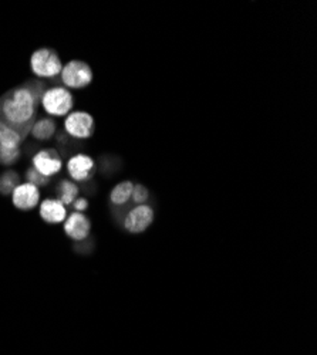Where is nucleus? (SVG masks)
<instances>
[{"label":"nucleus","mask_w":317,"mask_h":355,"mask_svg":"<svg viewBox=\"0 0 317 355\" xmlns=\"http://www.w3.org/2000/svg\"><path fill=\"white\" fill-rule=\"evenodd\" d=\"M71 206H73L76 212H81V214H84L85 211L89 209V200L85 199V198H77Z\"/></svg>","instance_id":"nucleus-20"},{"label":"nucleus","mask_w":317,"mask_h":355,"mask_svg":"<svg viewBox=\"0 0 317 355\" xmlns=\"http://www.w3.org/2000/svg\"><path fill=\"white\" fill-rule=\"evenodd\" d=\"M55 130H57V125L53 118L44 116L35 121L31 130V135L37 141H49L55 134Z\"/></svg>","instance_id":"nucleus-12"},{"label":"nucleus","mask_w":317,"mask_h":355,"mask_svg":"<svg viewBox=\"0 0 317 355\" xmlns=\"http://www.w3.org/2000/svg\"><path fill=\"white\" fill-rule=\"evenodd\" d=\"M134 184L131 181H123L115 185L110 192V200L115 206H124L131 200Z\"/></svg>","instance_id":"nucleus-14"},{"label":"nucleus","mask_w":317,"mask_h":355,"mask_svg":"<svg viewBox=\"0 0 317 355\" xmlns=\"http://www.w3.org/2000/svg\"><path fill=\"white\" fill-rule=\"evenodd\" d=\"M39 212H40V218L49 225H59L65 222L67 218L66 206L57 198L44 199L40 203Z\"/></svg>","instance_id":"nucleus-11"},{"label":"nucleus","mask_w":317,"mask_h":355,"mask_svg":"<svg viewBox=\"0 0 317 355\" xmlns=\"http://www.w3.org/2000/svg\"><path fill=\"white\" fill-rule=\"evenodd\" d=\"M31 67L36 77L39 78H54L60 76L63 70V63L60 55L53 49H39L32 54Z\"/></svg>","instance_id":"nucleus-3"},{"label":"nucleus","mask_w":317,"mask_h":355,"mask_svg":"<svg viewBox=\"0 0 317 355\" xmlns=\"http://www.w3.org/2000/svg\"><path fill=\"white\" fill-rule=\"evenodd\" d=\"M26 180H27L28 184H32V185L37 187L39 189H40L42 187H47L49 182H50L49 178L40 175L35 168H28V169L26 171Z\"/></svg>","instance_id":"nucleus-18"},{"label":"nucleus","mask_w":317,"mask_h":355,"mask_svg":"<svg viewBox=\"0 0 317 355\" xmlns=\"http://www.w3.org/2000/svg\"><path fill=\"white\" fill-rule=\"evenodd\" d=\"M154 222V211L148 205H137L124 218V227L132 234L146 232Z\"/></svg>","instance_id":"nucleus-8"},{"label":"nucleus","mask_w":317,"mask_h":355,"mask_svg":"<svg viewBox=\"0 0 317 355\" xmlns=\"http://www.w3.org/2000/svg\"><path fill=\"white\" fill-rule=\"evenodd\" d=\"M55 192H57V199H59L65 206H70L78 198L80 188L77 187L76 182L70 180H63L60 181L59 185H57Z\"/></svg>","instance_id":"nucleus-13"},{"label":"nucleus","mask_w":317,"mask_h":355,"mask_svg":"<svg viewBox=\"0 0 317 355\" xmlns=\"http://www.w3.org/2000/svg\"><path fill=\"white\" fill-rule=\"evenodd\" d=\"M40 202V189L32 184H20L12 193V203L16 209L28 212Z\"/></svg>","instance_id":"nucleus-9"},{"label":"nucleus","mask_w":317,"mask_h":355,"mask_svg":"<svg viewBox=\"0 0 317 355\" xmlns=\"http://www.w3.org/2000/svg\"><path fill=\"white\" fill-rule=\"evenodd\" d=\"M22 141V135L6 123L0 121V146L3 148H19Z\"/></svg>","instance_id":"nucleus-15"},{"label":"nucleus","mask_w":317,"mask_h":355,"mask_svg":"<svg viewBox=\"0 0 317 355\" xmlns=\"http://www.w3.org/2000/svg\"><path fill=\"white\" fill-rule=\"evenodd\" d=\"M92 222L81 212H73L65 220V233L74 242H83L90 236Z\"/></svg>","instance_id":"nucleus-10"},{"label":"nucleus","mask_w":317,"mask_h":355,"mask_svg":"<svg viewBox=\"0 0 317 355\" xmlns=\"http://www.w3.org/2000/svg\"><path fill=\"white\" fill-rule=\"evenodd\" d=\"M40 104L49 116H67L74 107V97L66 87L55 85L43 93Z\"/></svg>","instance_id":"nucleus-2"},{"label":"nucleus","mask_w":317,"mask_h":355,"mask_svg":"<svg viewBox=\"0 0 317 355\" xmlns=\"http://www.w3.org/2000/svg\"><path fill=\"white\" fill-rule=\"evenodd\" d=\"M65 130L74 139H89L96 132V120L87 111H71L65 118Z\"/></svg>","instance_id":"nucleus-5"},{"label":"nucleus","mask_w":317,"mask_h":355,"mask_svg":"<svg viewBox=\"0 0 317 355\" xmlns=\"http://www.w3.org/2000/svg\"><path fill=\"white\" fill-rule=\"evenodd\" d=\"M20 158V148H3L0 146V164L10 166Z\"/></svg>","instance_id":"nucleus-17"},{"label":"nucleus","mask_w":317,"mask_h":355,"mask_svg":"<svg viewBox=\"0 0 317 355\" xmlns=\"http://www.w3.org/2000/svg\"><path fill=\"white\" fill-rule=\"evenodd\" d=\"M60 77L63 87L67 90H81V88L89 87L94 80L92 67L81 60H71L63 66Z\"/></svg>","instance_id":"nucleus-4"},{"label":"nucleus","mask_w":317,"mask_h":355,"mask_svg":"<svg viewBox=\"0 0 317 355\" xmlns=\"http://www.w3.org/2000/svg\"><path fill=\"white\" fill-rule=\"evenodd\" d=\"M150 199V192L148 189L141 185V184H137L134 185V189H132V195H131V200L135 203V205H146V202Z\"/></svg>","instance_id":"nucleus-19"},{"label":"nucleus","mask_w":317,"mask_h":355,"mask_svg":"<svg viewBox=\"0 0 317 355\" xmlns=\"http://www.w3.org/2000/svg\"><path fill=\"white\" fill-rule=\"evenodd\" d=\"M66 168H67V173L70 175V178L74 182L92 181L96 175V171H97L96 161L87 154L73 155L67 161Z\"/></svg>","instance_id":"nucleus-6"},{"label":"nucleus","mask_w":317,"mask_h":355,"mask_svg":"<svg viewBox=\"0 0 317 355\" xmlns=\"http://www.w3.org/2000/svg\"><path fill=\"white\" fill-rule=\"evenodd\" d=\"M37 107L39 101L23 84L0 98V121L13 127L26 139L36 121Z\"/></svg>","instance_id":"nucleus-1"},{"label":"nucleus","mask_w":317,"mask_h":355,"mask_svg":"<svg viewBox=\"0 0 317 355\" xmlns=\"http://www.w3.org/2000/svg\"><path fill=\"white\" fill-rule=\"evenodd\" d=\"M19 185L20 176L16 171H8L0 175V193L2 195H12Z\"/></svg>","instance_id":"nucleus-16"},{"label":"nucleus","mask_w":317,"mask_h":355,"mask_svg":"<svg viewBox=\"0 0 317 355\" xmlns=\"http://www.w3.org/2000/svg\"><path fill=\"white\" fill-rule=\"evenodd\" d=\"M32 164L40 175L50 178L60 173L63 169V159L59 154V151L54 148H46V150H40L32 159Z\"/></svg>","instance_id":"nucleus-7"}]
</instances>
